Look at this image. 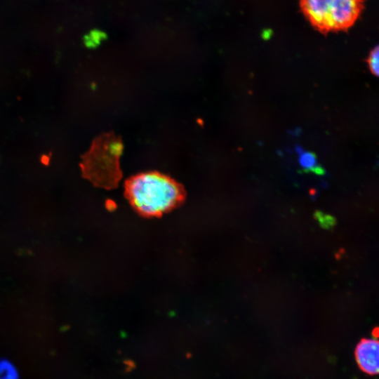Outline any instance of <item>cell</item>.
Wrapping results in <instances>:
<instances>
[{"label":"cell","mask_w":379,"mask_h":379,"mask_svg":"<svg viewBox=\"0 0 379 379\" xmlns=\"http://www.w3.org/2000/svg\"><path fill=\"white\" fill-rule=\"evenodd\" d=\"M379 51L378 47L373 48L368 58L367 62L368 67L372 74L375 76H378L379 72Z\"/></svg>","instance_id":"6"},{"label":"cell","mask_w":379,"mask_h":379,"mask_svg":"<svg viewBox=\"0 0 379 379\" xmlns=\"http://www.w3.org/2000/svg\"><path fill=\"white\" fill-rule=\"evenodd\" d=\"M314 217L319 222L321 227L324 229H331L333 227L336 223L334 217L325 214L319 211L314 213Z\"/></svg>","instance_id":"5"},{"label":"cell","mask_w":379,"mask_h":379,"mask_svg":"<svg viewBox=\"0 0 379 379\" xmlns=\"http://www.w3.org/2000/svg\"><path fill=\"white\" fill-rule=\"evenodd\" d=\"M355 358L359 367L368 375H376L379 368V344L374 338H364L355 349Z\"/></svg>","instance_id":"3"},{"label":"cell","mask_w":379,"mask_h":379,"mask_svg":"<svg viewBox=\"0 0 379 379\" xmlns=\"http://www.w3.org/2000/svg\"><path fill=\"white\" fill-rule=\"evenodd\" d=\"M124 195L133 209L145 218L161 217L185 202L182 185L162 173L150 171L126 180Z\"/></svg>","instance_id":"1"},{"label":"cell","mask_w":379,"mask_h":379,"mask_svg":"<svg viewBox=\"0 0 379 379\" xmlns=\"http://www.w3.org/2000/svg\"><path fill=\"white\" fill-rule=\"evenodd\" d=\"M300 164L302 167L305 169L313 170V168L316 164V158L315 157L309 152H304L300 154Z\"/></svg>","instance_id":"7"},{"label":"cell","mask_w":379,"mask_h":379,"mask_svg":"<svg viewBox=\"0 0 379 379\" xmlns=\"http://www.w3.org/2000/svg\"><path fill=\"white\" fill-rule=\"evenodd\" d=\"M18 373L14 366L7 360L0 361V379H18Z\"/></svg>","instance_id":"4"},{"label":"cell","mask_w":379,"mask_h":379,"mask_svg":"<svg viewBox=\"0 0 379 379\" xmlns=\"http://www.w3.org/2000/svg\"><path fill=\"white\" fill-rule=\"evenodd\" d=\"M363 4V0H300L306 18L322 32L350 27L360 15Z\"/></svg>","instance_id":"2"}]
</instances>
